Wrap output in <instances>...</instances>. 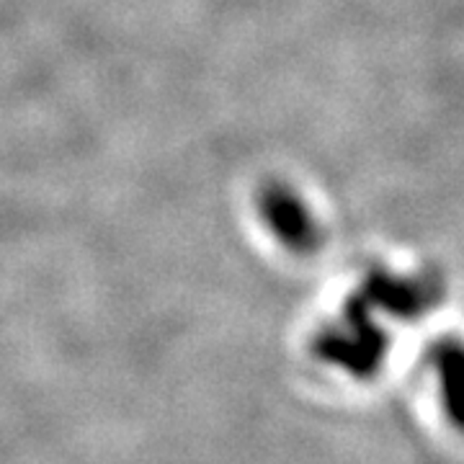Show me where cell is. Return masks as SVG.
Here are the masks:
<instances>
[]
</instances>
